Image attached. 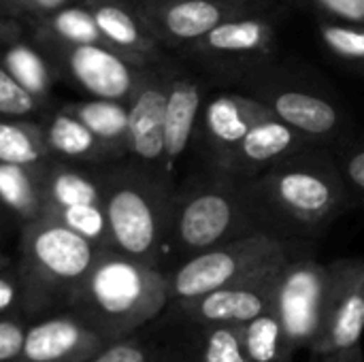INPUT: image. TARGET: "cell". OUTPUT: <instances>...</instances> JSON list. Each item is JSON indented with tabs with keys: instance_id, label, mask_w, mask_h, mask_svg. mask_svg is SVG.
<instances>
[{
	"instance_id": "cell-19",
	"label": "cell",
	"mask_w": 364,
	"mask_h": 362,
	"mask_svg": "<svg viewBox=\"0 0 364 362\" xmlns=\"http://www.w3.org/2000/svg\"><path fill=\"white\" fill-rule=\"evenodd\" d=\"M205 105V85L183 68H175V75L168 85L166 115H164V158L160 171L173 179L179 162L190 149L198 117Z\"/></svg>"
},
{
	"instance_id": "cell-2",
	"label": "cell",
	"mask_w": 364,
	"mask_h": 362,
	"mask_svg": "<svg viewBox=\"0 0 364 362\" xmlns=\"http://www.w3.org/2000/svg\"><path fill=\"white\" fill-rule=\"evenodd\" d=\"M168 303L164 269L115 250H102L70 309L107 341H115L156 322Z\"/></svg>"
},
{
	"instance_id": "cell-16",
	"label": "cell",
	"mask_w": 364,
	"mask_h": 362,
	"mask_svg": "<svg viewBox=\"0 0 364 362\" xmlns=\"http://www.w3.org/2000/svg\"><path fill=\"white\" fill-rule=\"evenodd\" d=\"M311 145L316 143L273 115L256 124L222 160L209 164V171L237 181H252L277 162Z\"/></svg>"
},
{
	"instance_id": "cell-21",
	"label": "cell",
	"mask_w": 364,
	"mask_h": 362,
	"mask_svg": "<svg viewBox=\"0 0 364 362\" xmlns=\"http://www.w3.org/2000/svg\"><path fill=\"white\" fill-rule=\"evenodd\" d=\"M0 62L26 92L53 107L58 79L26 23L0 17Z\"/></svg>"
},
{
	"instance_id": "cell-36",
	"label": "cell",
	"mask_w": 364,
	"mask_h": 362,
	"mask_svg": "<svg viewBox=\"0 0 364 362\" xmlns=\"http://www.w3.org/2000/svg\"><path fill=\"white\" fill-rule=\"evenodd\" d=\"M70 2H77V0H0V17L30 23Z\"/></svg>"
},
{
	"instance_id": "cell-41",
	"label": "cell",
	"mask_w": 364,
	"mask_h": 362,
	"mask_svg": "<svg viewBox=\"0 0 364 362\" xmlns=\"http://www.w3.org/2000/svg\"><path fill=\"white\" fill-rule=\"evenodd\" d=\"M311 358H314L311 362H320V358H318V356H311Z\"/></svg>"
},
{
	"instance_id": "cell-17",
	"label": "cell",
	"mask_w": 364,
	"mask_h": 362,
	"mask_svg": "<svg viewBox=\"0 0 364 362\" xmlns=\"http://www.w3.org/2000/svg\"><path fill=\"white\" fill-rule=\"evenodd\" d=\"M269 117H273V111L254 94H215L203 105L194 141L205 151L209 164H215L256 124Z\"/></svg>"
},
{
	"instance_id": "cell-7",
	"label": "cell",
	"mask_w": 364,
	"mask_h": 362,
	"mask_svg": "<svg viewBox=\"0 0 364 362\" xmlns=\"http://www.w3.org/2000/svg\"><path fill=\"white\" fill-rule=\"evenodd\" d=\"M30 34L49 60L58 83L70 85L85 98L128 102L145 68L102 43L75 45L36 32Z\"/></svg>"
},
{
	"instance_id": "cell-15",
	"label": "cell",
	"mask_w": 364,
	"mask_h": 362,
	"mask_svg": "<svg viewBox=\"0 0 364 362\" xmlns=\"http://www.w3.org/2000/svg\"><path fill=\"white\" fill-rule=\"evenodd\" d=\"M277 119L286 122L316 145L333 147L341 141L346 117L341 109L322 94L296 85H258L252 92Z\"/></svg>"
},
{
	"instance_id": "cell-8",
	"label": "cell",
	"mask_w": 364,
	"mask_h": 362,
	"mask_svg": "<svg viewBox=\"0 0 364 362\" xmlns=\"http://www.w3.org/2000/svg\"><path fill=\"white\" fill-rule=\"evenodd\" d=\"M277 13L273 6L226 19L188 45L186 58L222 75H243L267 64L277 45Z\"/></svg>"
},
{
	"instance_id": "cell-23",
	"label": "cell",
	"mask_w": 364,
	"mask_h": 362,
	"mask_svg": "<svg viewBox=\"0 0 364 362\" xmlns=\"http://www.w3.org/2000/svg\"><path fill=\"white\" fill-rule=\"evenodd\" d=\"M36 124L41 128L49 156L55 160L94 166L119 162L113 151L100 139H96L85 124H81L60 105L51 107Z\"/></svg>"
},
{
	"instance_id": "cell-14",
	"label": "cell",
	"mask_w": 364,
	"mask_h": 362,
	"mask_svg": "<svg viewBox=\"0 0 364 362\" xmlns=\"http://www.w3.org/2000/svg\"><path fill=\"white\" fill-rule=\"evenodd\" d=\"M107 341L73 309L36 316L28 322L23 350L17 362H83Z\"/></svg>"
},
{
	"instance_id": "cell-33",
	"label": "cell",
	"mask_w": 364,
	"mask_h": 362,
	"mask_svg": "<svg viewBox=\"0 0 364 362\" xmlns=\"http://www.w3.org/2000/svg\"><path fill=\"white\" fill-rule=\"evenodd\" d=\"M318 13V17L343 21V23H363L364 0H284Z\"/></svg>"
},
{
	"instance_id": "cell-13",
	"label": "cell",
	"mask_w": 364,
	"mask_h": 362,
	"mask_svg": "<svg viewBox=\"0 0 364 362\" xmlns=\"http://www.w3.org/2000/svg\"><path fill=\"white\" fill-rule=\"evenodd\" d=\"M177 64L162 58L143 68L134 92L128 98V149L130 160L158 169L164 158V115L168 85Z\"/></svg>"
},
{
	"instance_id": "cell-38",
	"label": "cell",
	"mask_w": 364,
	"mask_h": 362,
	"mask_svg": "<svg viewBox=\"0 0 364 362\" xmlns=\"http://www.w3.org/2000/svg\"><path fill=\"white\" fill-rule=\"evenodd\" d=\"M19 230H21V224L2 207V203H0V247H2V243L9 239V237H15V239H19Z\"/></svg>"
},
{
	"instance_id": "cell-5",
	"label": "cell",
	"mask_w": 364,
	"mask_h": 362,
	"mask_svg": "<svg viewBox=\"0 0 364 362\" xmlns=\"http://www.w3.org/2000/svg\"><path fill=\"white\" fill-rule=\"evenodd\" d=\"M100 252L102 247L55 218L41 215L23 224L15 267L23 286L28 318L70 309Z\"/></svg>"
},
{
	"instance_id": "cell-24",
	"label": "cell",
	"mask_w": 364,
	"mask_h": 362,
	"mask_svg": "<svg viewBox=\"0 0 364 362\" xmlns=\"http://www.w3.org/2000/svg\"><path fill=\"white\" fill-rule=\"evenodd\" d=\"M64 111L85 124L96 139H100L117 160L130 156L128 149V105L109 98H79L60 105Z\"/></svg>"
},
{
	"instance_id": "cell-6",
	"label": "cell",
	"mask_w": 364,
	"mask_h": 362,
	"mask_svg": "<svg viewBox=\"0 0 364 362\" xmlns=\"http://www.w3.org/2000/svg\"><path fill=\"white\" fill-rule=\"evenodd\" d=\"M307 247V243L290 241L273 233H254L220 243L166 271L171 301L194 299L215 288L258 275L267 269L286 265L296 254L309 252Z\"/></svg>"
},
{
	"instance_id": "cell-39",
	"label": "cell",
	"mask_w": 364,
	"mask_h": 362,
	"mask_svg": "<svg viewBox=\"0 0 364 362\" xmlns=\"http://www.w3.org/2000/svg\"><path fill=\"white\" fill-rule=\"evenodd\" d=\"M320 362H364L363 346L346 350V352H335V354H326V356H318Z\"/></svg>"
},
{
	"instance_id": "cell-18",
	"label": "cell",
	"mask_w": 364,
	"mask_h": 362,
	"mask_svg": "<svg viewBox=\"0 0 364 362\" xmlns=\"http://www.w3.org/2000/svg\"><path fill=\"white\" fill-rule=\"evenodd\" d=\"M94 15L96 26L109 47L139 66L158 62L164 55L162 45L145 26L136 0H81Z\"/></svg>"
},
{
	"instance_id": "cell-10",
	"label": "cell",
	"mask_w": 364,
	"mask_h": 362,
	"mask_svg": "<svg viewBox=\"0 0 364 362\" xmlns=\"http://www.w3.org/2000/svg\"><path fill=\"white\" fill-rule=\"evenodd\" d=\"M275 0H136L139 13L166 51H183L230 17L273 6Z\"/></svg>"
},
{
	"instance_id": "cell-30",
	"label": "cell",
	"mask_w": 364,
	"mask_h": 362,
	"mask_svg": "<svg viewBox=\"0 0 364 362\" xmlns=\"http://www.w3.org/2000/svg\"><path fill=\"white\" fill-rule=\"evenodd\" d=\"M49 218H55L77 235L90 239L102 250H111L109 241V224H107V213L102 203L100 205H73V207H62L55 211L45 213Z\"/></svg>"
},
{
	"instance_id": "cell-34",
	"label": "cell",
	"mask_w": 364,
	"mask_h": 362,
	"mask_svg": "<svg viewBox=\"0 0 364 362\" xmlns=\"http://www.w3.org/2000/svg\"><path fill=\"white\" fill-rule=\"evenodd\" d=\"M337 162L348 183L350 203L364 205V141L348 145L337 156Z\"/></svg>"
},
{
	"instance_id": "cell-35",
	"label": "cell",
	"mask_w": 364,
	"mask_h": 362,
	"mask_svg": "<svg viewBox=\"0 0 364 362\" xmlns=\"http://www.w3.org/2000/svg\"><path fill=\"white\" fill-rule=\"evenodd\" d=\"M28 318L26 314V299H23V286L15 267L13 265L0 269V318Z\"/></svg>"
},
{
	"instance_id": "cell-27",
	"label": "cell",
	"mask_w": 364,
	"mask_h": 362,
	"mask_svg": "<svg viewBox=\"0 0 364 362\" xmlns=\"http://www.w3.org/2000/svg\"><path fill=\"white\" fill-rule=\"evenodd\" d=\"M30 32L45 34L64 43H75V45H85V43H105L100 28L96 26V19L92 11L81 2H70L62 9H55L30 23H26Z\"/></svg>"
},
{
	"instance_id": "cell-28",
	"label": "cell",
	"mask_w": 364,
	"mask_h": 362,
	"mask_svg": "<svg viewBox=\"0 0 364 362\" xmlns=\"http://www.w3.org/2000/svg\"><path fill=\"white\" fill-rule=\"evenodd\" d=\"M49 158L36 122L0 117V162L38 166Z\"/></svg>"
},
{
	"instance_id": "cell-37",
	"label": "cell",
	"mask_w": 364,
	"mask_h": 362,
	"mask_svg": "<svg viewBox=\"0 0 364 362\" xmlns=\"http://www.w3.org/2000/svg\"><path fill=\"white\" fill-rule=\"evenodd\" d=\"M30 318H0V362H17L23 350Z\"/></svg>"
},
{
	"instance_id": "cell-20",
	"label": "cell",
	"mask_w": 364,
	"mask_h": 362,
	"mask_svg": "<svg viewBox=\"0 0 364 362\" xmlns=\"http://www.w3.org/2000/svg\"><path fill=\"white\" fill-rule=\"evenodd\" d=\"M168 335L160 341L162 362H250L245 356L239 326H203L171 320Z\"/></svg>"
},
{
	"instance_id": "cell-4",
	"label": "cell",
	"mask_w": 364,
	"mask_h": 362,
	"mask_svg": "<svg viewBox=\"0 0 364 362\" xmlns=\"http://www.w3.org/2000/svg\"><path fill=\"white\" fill-rule=\"evenodd\" d=\"M254 233H271V228L252 194L250 181L209 171L205 177L190 179L177 188L162 269L166 260L177 265L198 252Z\"/></svg>"
},
{
	"instance_id": "cell-3",
	"label": "cell",
	"mask_w": 364,
	"mask_h": 362,
	"mask_svg": "<svg viewBox=\"0 0 364 362\" xmlns=\"http://www.w3.org/2000/svg\"><path fill=\"white\" fill-rule=\"evenodd\" d=\"M177 186L130 158L102 166V207L111 250L162 269Z\"/></svg>"
},
{
	"instance_id": "cell-40",
	"label": "cell",
	"mask_w": 364,
	"mask_h": 362,
	"mask_svg": "<svg viewBox=\"0 0 364 362\" xmlns=\"http://www.w3.org/2000/svg\"><path fill=\"white\" fill-rule=\"evenodd\" d=\"M9 265H13V258L0 247V269H4V267H9Z\"/></svg>"
},
{
	"instance_id": "cell-12",
	"label": "cell",
	"mask_w": 364,
	"mask_h": 362,
	"mask_svg": "<svg viewBox=\"0 0 364 362\" xmlns=\"http://www.w3.org/2000/svg\"><path fill=\"white\" fill-rule=\"evenodd\" d=\"M284 265L267 269L247 280L215 288L194 299L171 301L164 316L186 324L239 326L271 309L277 275Z\"/></svg>"
},
{
	"instance_id": "cell-31",
	"label": "cell",
	"mask_w": 364,
	"mask_h": 362,
	"mask_svg": "<svg viewBox=\"0 0 364 362\" xmlns=\"http://www.w3.org/2000/svg\"><path fill=\"white\" fill-rule=\"evenodd\" d=\"M49 109L51 105H45L36 96L26 92L0 62V117L38 122Z\"/></svg>"
},
{
	"instance_id": "cell-29",
	"label": "cell",
	"mask_w": 364,
	"mask_h": 362,
	"mask_svg": "<svg viewBox=\"0 0 364 362\" xmlns=\"http://www.w3.org/2000/svg\"><path fill=\"white\" fill-rule=\"evenodd\" d=\"M318 36L326 51L341 60L343 64L364 73V26L363 23H343L318 17L316 21Z\"/></svg>"
},
{
	"instance_id": "cell-9",
	"label": "cell",
	"mask_w": 364,
	"mask_h": 362,
	"mask_svg": "<svg viewBox=\"0 0 364 362\" xmlns=\"http://www.w3.org/2000/svg\"><path fill=\"white\" fill-rule=\"evenodd\" d=\"M326 275V265L318 262L309 252L290 258L277 275L271 312L282 322L296 352H309L318 339L322 326Z\"/></svg>"
},
{
	"instance_id": "cell-11",
	"label": "cell",
	"mask_w": 364,
	"mask_h": 362,
	"mask_svg": "<svg viewBox=\"0 0 364 362\" xmlns=\"http://www.w3.org/2000/svg\"><path fill=\"white\" fill-rule=\"evenodd\" d=\"M322 326L311 356H326L363 346L364 258H337L326 265Z\"/></svg>"
},
{
	"instance_id": "cell-1",
	"label": "cell",
	"mask_w": 364,
	"mask_h": 362,
	"mask_svg": "<svg viewBox=\"0 0 364 362\" xmlns=\"http://www.w3.org/2000/svg\"><path fill=\"white\" fill-rule=\"evenodd\" d=\"M250 188L271 233L301 243L322 235L352 205L337 156L326 145L288 156Z\"/></svg>"
},
{
	"instance_id": "cell-22",
	"label": "cell",
	"mask_w": 364,
	"mask_h": 362,
	"mask_svg": "<svg viewBox=\"0 0 364 362\" xmlns=\"http://www.w3.org/2000/svg\"><path fill=\"white\" fill-rule=\"evenodd\" d=\"M102 166L64 162L55 158H49L47 162L34 166L45 203L43 215L73 205H100Z\"/></svg>"
},
{
	"instance_id": "cell-32",
	"label": "cell",
	"mask_w": 364,
	"mask_h": 362,
	"mask_svg": "<svg viewBox=\"0 0 364 362\" xmlns=\"http://www.w3.org/2000/svg\"><path fill=\"white\" fill-rule=\"evenodd\" d=\"M83 362H162V348L139 333L107 344L100 352Z\"/></svg>"
},
{
	"instance_id": "cell-25",
	"label": "cell",
	"mask_w": 364,
	"mask_h": 362,
	"mask_svg": "<svg viewBox=\"0 0 364 362\" xmlns=\"http://www.w3.org/2000/svg\"><path fill=\"white\" fill-rule=\"evenodd\" d=\"M0 203L21 226L41 218L45 203L36 169L0 162Z\"/></svg>"
},
{
	"instance_id": "cell-26",
	"label": "cell",
	"mask_w": 364,
	"mask_h": 362,
	"mask_svg": "<svg viewBox=\"0 0 364 362\" xmlns=\"http://www.w3.org/2000/svg\"><path fill=\"white\" fill-rule=\"evenodd\" d=\"M239 335L250 362H294L299 354L271 309L239 324Z\"/></svg>"
}]
</instances>
